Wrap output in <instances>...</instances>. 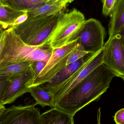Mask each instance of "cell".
Listing matches in <instances>:
<instances>
[{"instance_id":"6da1fadb","label":"cell","mask_w":124,"mask_h":124,"mask_svg":"<svg viewBox=\"0 0 124 124\" xmlns=\"http://www.w3.org/2000/svg\"><path fill=\"white\" fill-rule=\"evenodd\" d=\"M114 74L103 63L93 70L82 81L54 106L53 108L74 116L107 91Z\"/></svg>"},{"instance_id":"7a4b0ae2","label":"cell","mask_w":124,"mask_h":124,"mask_svg":"<svg viewBox=\"0 0 124 124\" xmlns=\"http://www.w3.org/2000/svg\"><path fill=\"white\" fill-rule=\"evenodd\" d=\"M49 44L35 46L26 44L12 30L3 31V39L0 56V69L17 63L44 61L47 62L53 52Z\"/></svg>"},{"instance_id":"3957f363","label":"cell","mask_w":124,"mask_h":124,"mask_svg":"<svg viewBox=\"0 0 124 124\" xmlns=\"http://www.w3.org/2000/svg\"><path fill=\"white\" fill-rule=\"evenodd\" d=\"M60 12L47 16L28 17L23 23L11 28L26 44L35 46H45L49 44Z\"/></svg>"},{"instance_id":"277c9868","label":"cell","mask_w":124,"mask_h":124,"mask_svg":"<svg viewBox=\"0 0 124 124\" xmlns=\"http://www.w3.org/2000/svg\"><path fill=\"white\" fill-rule=\"evenodd\" d=\"M85 20L84 14L76 9L66 12L61 11L48 41L50 46L57 48L74 41Z\"/></svg>"},{"instance_id":"5b68a950","label":"cell","mask_w":124,"mask_h":124,"mask_svg":"<svg viewBox=\"0 0 124 124\" xmlns=\"http://www.w3.org/2000/svg\"><path fill=\"white\" fill-rule=\"evenodd\" d=\"M106 36V30L101 23L91 18L85 20L74 40L87 52L95 54L103 48Z\"/></svg>"},{"instance_id":"8992f818","label":"cell","mask_w":124,"mask_h":124,"mask_svg":"<svg viewBox=\"0 0 124 124\" xmlns=\"http://www.w3.org/2000/svg\"><path fill=\"white\" fill-rule=\"evenodd\" d=\"M103 48L69 78L49 92L51 93L53 97V108L93 70L103 63Z\"/></svg>"},{"instance_id":"52a82bcc","label":"cell","mask_w":124,"mask_h":124,"mask_svg":"<svg viewBox=\"0 0 124 124\" xmlns=\"http://www.w3.org/2000/svg\"><path fill=\"white\" fill-rule=\"evenodd\" d=\"M76 45V40L60 48L53 49V52L46 65L37 78L33 81L30 87L40 86L49 82L66 66L67 59Z\"/></svg>"},{"instance_id":"ba28073f","label":"cell","mask_w":124,"mask_h":124,"mask_svg":"<svg viewBox=\"0 0 124 124\" xmlns=\"http://www.w3.org/2000/svg\"><path fill=\"white\" fill-rule=\"evenodd\" d=\"M103 63L115 75L124 77V44L119 34L108 39L103 46Z\"/></svg>"},{"instance_id":"9c48e42d","label":"cell","mask_w":124,"mask_h":124,"mask_svg":"<svg viewBox=\"0 0 124 124\" xmlns=\"http://www.w3.org/2000/svg\"><path fill=\"white\" fill-rule=\"evenodd\" d=\"M34 104L12 106L0 116V124H42L39 109Z\"/></svg>"},{"instance_id":"30bf717a","label":"cell","mask_w":124,"mask_h":124,"mask_svg":"<svg viewBox=\"0 0 124 124\" xmlns=\"http://www.w3.org/2000/svg\"><path fill=\"white\" fill-rule=\"evenodd\" d=\"M1 100L4 105L14 102L25 93L29 92V87L32 81L31 71L7 81Z\"/></svg>"},{"instance_id":"8fae6325","label":"cell","mask_w":124,"mask_h":124,"mask_svg":"<svg viewBox=\"0 0 124 124\" xmlns=\"http://www.w3.org/2000/svg\"><path fill=\"white\" fill-rule=\"evenodd\" d=\"M97 53L88 54L78 61L66 66L54 76L49 82L39 86L46 91L50 92L69 78L73 74L78 70L87 60L95 55Z\"/></svg>"},{"instance_id":"7c38bea8","label":"cell","mask_w":124,"mask_h":124,"mask_svg":"<svg viewBox=\"0 0 124 124\" xmlns=\"http://www.w3.org/2000/svg\"><path fill=\"white\" fill-rule=\"evenodd\" d=\"M74 0H57L46 3L28 11V17H41L56 14L65 8L66 5Z\"/></svg>"},{"instance_id":"4fadbf2b","label":"cell","mask_w":124,"mask_h":124,"mask_svg":"<svg viewBox=\"0 0 124 124\" xmlns=\"http://www.w3.org/2000/svg\"><path fill=\"white\" fill-rule=\"evenodd\" d=\"M110 17L108 39L119 34L124 28V0H118Z\"/></svg>"},{"instance_id":"5bb4252c","label":"cell","mask_w":124,"mask_h":124,"mask_svg":"<svg viewBox=\"0 0 124 124\" xmlns=\"http://www.w3.org/2000/svg\"><path fill=\"white\" fill-rule=\"evenodd\" d=\"M42 124H74L73 116L55 108L41 114Z\"/></svg>"},{"instance_id":"9a60e30c","label":"cell","mask_w":124,"mask_h":124,"mask_svg":"<svg viewBox=\"0 0 124 124\" xmlns=\"http://www.w3.org/2000/svg\"><path fill=\"white\" fill-rule=\"evenodd\" d=\"M31 61L17 63L0 69V77H6L7 81L30 71Z\"/></svg>"},{"instance_id":"2e32d148","label":"cell","mask_w":124,"mask_h":124,"mask_svg":"<svg viewBox=\"0 0 124 124\" xmlns=\"http://www.w3.org/2000/svg\"><path fill=\"white\" fill-rule=\"evenodd\" d=\"M5 6L17 11H28L45 4L44 0H1Z\"/></svg>"},{"instance_id":"e0dca14e","label":"cell","mask_w":124,"mask_h":124,"mask_svg":"<svg viewBox=\"0 0 124 124\" xmlns=\"http://www.w3.org/2000/svg\"><path fill=\"white\" fill-rule=\"evenodd\" d=\"M29 93L35 100V106L39 105L43 108L49 106L53 108V99L51 93L46 91L39 86L29 87Z\"/></svg>"},{"instance_id":"ac0fdd59","label":"cell","mask_w":124,"mask_h":124,"mask_svg":"<svg viewBox=\"0 0 124 124\" xmlns=\"http://www.w3.org/2000/svg\"><path fill=\"white\" fill-rule=\"evenodd\" d=\"M27 12L17 11L8 7L0 6V25L4 30L8 28L19 16Z\"/></svg>"},{"instance_id":"d6986e66","label":"cell","mask_w":124,"mask_h":124,"mask_svg":"<svg viewBox=\"0 0 124 124\" xmlns=\"http://www.w3.org/2000/svg\"><path fill=\"white\" fill-rule=\"evenodd\" d=\"M89 53L86 52L81 45L77 43L75 48L68 57L66 66L78 61Z\"/></svg>"},{"instance_id":"ffe728a7","label":"cell","mask_w":124,"mask_h":124,"mask_svg":"<svg viewBox=\"0 0 124 124\" xmlns=\"http://www.w3.org/2000/svg\"><path fill=\"white\" fill-rule=\"evenodd\" d=\"M101 0L103 4V15L106 17L111 16L118 0Z\"/></svg>"},{"instance_id":"44dd1931","label":"cell","mask_w":124,"mask_h":124,"mask_svg":"<svg viewBox=\"0 0 124 124\" xmlns=\"http://www.w3.org/2000/svg\"><path fill=\"white\" fill-rule=\"evenodd\" d=\"M46 62L44 61H37L32 62L30 71L32 76V81L37 78L41 71L46 65Z\"/></svg>"},{"instance_id":"7402d4cb","label":"cell","mask_w":124,"mask_h":124,"mask_svg":"<svg viewBox=\"0 0 124 124\" xmlns=\"http://www.w3.org/2000/svg\"><path fill=\"white\" fill-rule=\"evenodd\" d=\"M114 118L116 124H124V108L117 111Z\"/></svg>"},{"instance_id":"603a6c76","label":"cell","mask_w":124,"mask_h":124,"mask_svg":"<svg viewBox=\"0 0 124 124\" xmlns=\"http://www.w3.org/2000/svg\"><path fill=\"white\" fill-rule=\"evenodd\" d=\"M27 12L22 15L19 16L14 22L12 23L9 27L8 28H12L16 26H18L19 25L22 24V23L25 22L28 17V15Z\"/></svg>"},{"instance_id":"cb8c5ba5","label":"cell","mask_w":124,"mask_h":124,"mask_svg":"<svg viewBox=\"0 0 124 124\" xmlns=\"http://www.w3.org/2000/svg\"><path fill=\"white\" fill-rule=\"evenodd\" d=\"M7 82L8 81L6 77H0V101L3 92L7 84Z\"/></svg>"},{"instance_id":"d4e9b609","label":"cell","mask_w":124,"mask_h":124,"mask_svg":"<svg viewBox=\"0 0 124 124\" xmlns=\"http://www.w3.org/2000/svg\"><path fill=\"white\" fill-rule=\"evenodd\" d=\"M101 108H100L98 109L97 113V124H101Z\"/></svg>"},{"instance_id":"484cf974","label":"cell","mask_w":124,"mask_h":124,"mask_svg":"<svg viewBox=\"0 0 124 124\" xmlns=\"http://www.w3.org/2000/svg\"><path fill=\"white\" fill-rule=\"evenodd\" d=\"M6 108L1 103V101H0V116L2 114V113L4 111Z\"/></svg>"},{"instance_id":"4316f807","label":"cell","mask_w":124,"mask_h":124,"mask_svg":"<svg viewBox=\"0 0 124 124\" xmlns=\"http://www.w3.org/2000/svg\"><path fill=\"white\" fill-rule=\"evenodd\" d=\"M3 31L2 33V36L0 40V56L1 52V48H2V43H3Z\"/></svg>"},{"instance_id":"83f0119b","label":"cell","mask_w":124,"mask_h":124,"mask_svg":"<svg viewBox=\"0 0 124 124\" xmlns=\"http://www.w3.org/2000/svg\"><path fill=\"white\" fill-rule=\"evenodd\" d=\"M119 35L121 36L122 40H123V42H124V28L122 30L121 32L119 33Z\"/></svg>"},{"instance_id":"f1b7e54d","label":"cell","mask_w":124,"mask_h":124,"mask_svg":"<svg viewBox=\"0 0 124 124\" xmlns=\"http://www.w3.org/2000/svg\"><path fill=\"white\" fill-rule=\"evenodd\" d=\"M45 0V4H46L52 3V2L56 1L57 0Z\"/></svg>"},{"instance_id":"f546056e","label":"cell","mask_w":124,"mask_h":124,"mask_svg":"<svg viewBox=\"0 0 124 124\" xmlns=\"http://www.w3.org/2000/svg\"><path fill=\"white\" fill-rule=\"evenodd\" d=\"M4 30L3 28V27L1 25H0V31H3Z\"/></svg>"},{"instance_id":"4dcf8cb0","label":"cell","mask_w":124,"mask_h":124,"mask_svg":"<svg viewBox=\"0 0 124 124\" xmlns=\"http://www.w3.org/2000/svg\"><path fill=\"white\" fill-rule=\"evenodd\" d=\"M4 31H0V39L1 38V36H2V33H3V32Z\"/></svg>"},{"instance_id":"1f68e13d","label":"cell","mask_w":124,"mask_h":124,"mask_svg":"<svg viewBox=\"0 0 124 124\" xmlns=\"http://www.w3.org/2000/svg\"><path fill=\"white\" fill-rule=\"evenodd\" d=\"M0 6H6L5 5H4L3 3H2V2H1V0H0Z\"/></svg>"},{"instance_id":"d6a6232c","label":"cell","mask_w":124,"mask_h":124,"mask_svg":"<svg viewBox=\"0 0 124 124\" xmlns=\"http://www.w3.org/2000/svg\"><path fill=\"white\" fill-rule=\"evenodd\" d=\"M122 79H123V80H124V77Z\"/></svg>"},{"instance_id":"836d02e7","label":"cell","mask_w":124,"mask_h":124,"mask_svg":"<svg viewBox=\"0 0 124 124\" xmlns=\"http://www.w3.org/2000/svg\"></svg>"}]
</instances>
